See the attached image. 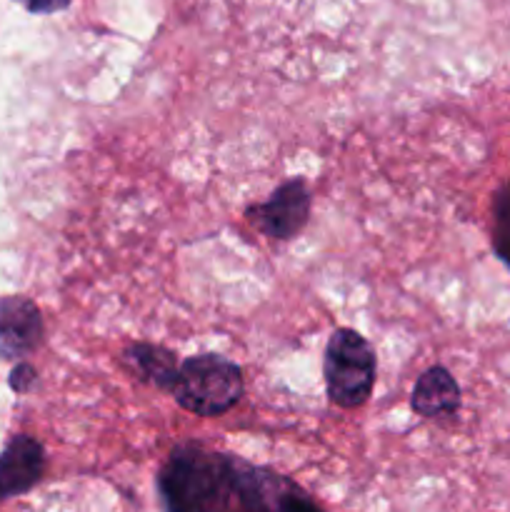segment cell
Returning <instances> with one entry per match:
<instances>
[{"label": "cell", "mask_w": 510, "mask_h": 512, "mask_svg": "<svg viewBox=\"0 0 510 512\" xmlns=\"http://www.w3.org/2000/svg\"><path fill=\"white\" fill-rule=\"evenodd\" d=\"M155 488L163 512H228L235 503L233 455L200 443L175 445Z\"/></svg>", "instance_id": "cell-1"}, {"label": "cell", "mask_w": 510, "mask_h": 512, "mask_svg": "<svg viewBox=\"0 0 510 512\" xmlns=\"http://www.w3.org/2000/svg\"><path fill=\"white\" fill-rule=\"evenodd\" d=\"M243 370L223 355L205 353L183 360L168 395L198 418H218L243 398Z\"/></svg>", "instance_id": "cell-2"}, {"label": "cell", "mask_w": 510, "mask_h": 512, "mask_svg": "<svg viewBox=\"0 0 510 512\" xmlns=\"http://www.w3.org/2000/svg\"><path fill=\"white\" fill-rule=\"evenodd\" d=\"M375 368V353L363 335L350 328L333 330L323 360L330 403L345 410L368 403L375 388Z\"/></svg>", "instance_id": "cell-3"}, {"label": "cell", "mask_w": 510, "mask_h": 512, "mask_svg": "<svg viewBox=\"0 0 510 512\" xmlns=\"http://www.w3.org/2000/svg\"><path fill=\"white\" fill-rule=\"evenodd\" d=\"M235 503L240 512H325L298 483L233 455Z\"/></svg>", "instance_id": "cell-4"}, {"label": "cell", "mask_w": 510, "mask_h": 512, "mask_svg": "<svg viewBox=\"0 0 510 512\" xmlns=\"http://www.w3.org/2000/svg\"><path fill=\"white\" fill-rule=\"evenodd\" d=\"M310 190L305 180L293 178L268 195V200L255 203L245 210V218L263 235L273 240H293L308 225Z\"/></svg>", "instance_id": "cell-5"}, {"label": "cell", "mask_w": 510, "mask_h": 512, "mask_svg": "<svg viewBox=\"0 0 510 512\" xmlns=\"http://www.w3.org/2000/svg\"><path fill=\"white\" fill-rule=\"evenodd\" d=\"M43 335V315L33 300L23 295L0 298V360L23 363V358L40 348Z\"/></svg>", "instance_id": "cell-6"}, {"label": "cell", "mask_w": 510, "mask_h": 512, "mask_svg": "<svg viewBox=\"0 0 510 512\" xmlns=\"http://www.w3.org/2000/svg\"><path fill=\"white\" fill-rule=\"evenodd\" d=\"M45 450L30 435H15L0 453V503L30 493L43 480Z\"/></svg>", "instance_id": "cell-7"}, {"label": "cell", "mask_w": 510, "mask_h": 512, "mask_svg": "<svg viewBox=\"0 0 510 512\" xmlns=\"http://www.w3.org/2000/svg\"><path fill=\"white\" fill-rule=\"evenodd\" d=\"M420 418H448L460 408V388L443 365H433L418 378L410 400Z\"/></svg>", "instance_id": "cell-8"}, {"label": "cell", "mask_w": 510, "mask_h": 512, "mask_svg": "<svg viewBox=\"0 0 510 512\" xmlns=\"http://www.w3.org/2000/svg\"><path fill=\"white\" fill-rule=\"evenodd\" d=\"M123 363L130 373L143 383L155 385L158 390L168 393L173 385L180 363L175 353L153 343H133L123 350Z\"/></svg>", "instance_id": "cell-9"}, {"label": "cell", "mask_w": 510, "mask_h": 512, "mask_svg": "<svg viewBox=\"0 0 510 512\" xmlns=\"http://www.w3.org/2000/svg\"><path fill=\"white\" fill-rule=\"evenodd\" d=\"M493 250L510 268V183H505L493 200Z\"/></svg>", "instance_id": "cell-10"}, {"label": "cell", "mask_w": 510, "mask_h": 512, "mask_svg": "<svg viewBox=\"0 0 510 512\" xmlns=\"http://www.w3.org/2000/svg\"><path fill=\"white\" fill-rule=\"evenodd\" d=\"M35 378H38V375H35L33 365L18 363L13 368V373H10V388H13L15 393H28L35 385Z\"/></svg>", "instance_id": "cell-11"}, {"label": "cell", "mask_w": 510, "mask_h": 512, "mask_svg": "<svg viewBox=\"0 0 510 512\" xmlns=\"http://www.w3.org/2000/svg\"><path fill=\"white\" fill-rule=\"evenodd\" d=\"M15 3L23 5L28 13L53 15V13H60V10L70 8V3H73V0H15Z\"/></svg>", "instance_id": "cell-12"}]
</instances>
